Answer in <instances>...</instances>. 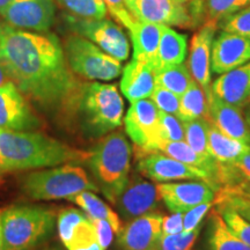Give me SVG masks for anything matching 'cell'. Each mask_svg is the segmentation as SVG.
I'll return each mask as SVG.
<instances>
[{"mask_svg": "<svg viewBox=\"0 0 250 250\" xmlns=\"http://www.w3.org/2000/svg\"><path fill=\"white\" fill-rule=\"evenodd\" d=\"M193 81L187 65L177 64L165 67L155 74L156 86L162 87L181 96Z\"/></svg>", "mask_w": 250, "mask_h": 250, "instance_id": "obj_31", "label": "cell"}, {"mask_svg": "<svg viewBox=\"0 0 250 250\" xmlns=\"http://www.w3.org/2000/svg\"><path fill=\"white\" fill-rule=\"evenodd\" d=\"M162 28V24L137 21L129 31L133 46V59L149 62L154 67Z\"/></svg>", "mask_w": 250, "mask_h": 250, "instance_id": "obj_24", "label": "cell"}, {"mask_svg": "<svg viewBox=\"0 0 250 250\" xmlns=\"http://www.w3.org/2000/svg\"><path fill=\"white\" fill-rule=\"evenodd\" d=\"M190 5L196 26H203L204 23L219 26L225 19L249 6L250 0H196Z\"/></svg>", "mask_w": 250, "mask_h": 250, "instance_id": "obj_23", "label": "cell"}, {"mask_svg": "<svg viewBox=\"0 0 250 250\" xmlns=\"http://www.w3.org/2000/svg\"><path fill=\"white\" fill-rule=\"evenodd\" d=\"M164 215L154 212L134 218L117 234L121 250H160Z\"/></svg>", "mask_w": 250, "mask_h": 250, "instance_id": "obj_17", "label": "cell"}, {"mask_svg": "<svg viewBox=\"0 0 250 250\" xmlns=\"http://www.w3.org/2000/svg\"><path fill=\"white\" fill-rule=\"evenodd\" d=\"M68 27L108 55L124 62L129 58L130 43L123 29L110 19H80L67 15Z\"/></svg>", "mask_w": 250, "mask_h": 250, "instance_id": "obj_9", "label": "cell"}, {"mask_svg": "<svg viewBox=\"0 0 250 250\" xmlns=\"http://www.w3.org/2000/svg\"><path fill=\"white\" fill-rule=\"evenodd\" d=\"M208 126H210V122L206 121L205 118L183 122L186 143L193 151L204 158H212L208 148Z\"/></svg>", "mask_w": 250, "mask_h": 250, "instance_id": "obj_33", "label": "cell"}, {"mask_svg": "<svg viewBox=\"0 0 250 250\" xmlns=\"http://www.w3.org/2000/svg\"><path fill=\"white\" fill-rule=\"evenodd\" d=\"M0 15L15 29L46 33L54 24L56 5L54 0H13Z\"/></svg>", "mask_w": 250, "mask_h": 250, "instance_id": "obj_11", "label": "cell"}, {"mask_svg": "<svg viewBox=\"0 0 250 250\" xmlns=\"http://www.w3.org/2000/svg\"><path fill=\"white\" fill-rule=\"evenodd\" d=\"M208 103L204 90L193 80L189 88L180 96L177 117L182 122L195 121L198 118L208 120Z\"/></svg>", "mask_w": 250, "mask_h": 250, "instance_id": "obj_30", "label": "cell"}, {"mask_svg": "<svg viewBox=\"0 0 250 250\" xmlns=\"http://www.w3.org/2000/svg\"><path fill=\"white\" fill-rule=\"evenodd\" d=\"M212 203H203L183 213V232H190L202 225L203 218L208 214Z\"/></svg>", "mask_w": 250, "mask_h": 250, "instance_id": "obj_41", "label": "cell"}, {"mask_svg": "<svg viewBox=\"0 0 250 250\" xmlns=\"http://www.w3.org/2000/svg\"><path fill=\"white\" fill-rule=\"evenodd\" d=\"M12 1H13V0H0V12L7 7V6L11 4Z\"/></svg>", "mask_w": 250, "mask_h": 250, "instance_id": "obj_48", "label": "cell"}, {"mask_svg": "<svg viewBox=\"0 0 250 250\" xmlns=\"http://www.w3.org/2000/svg\"><path fill=\"white\" fill-rule=\"evenodd\" d=\"M215 196H239L243 198L250 199V182L242 181L233 186L219 188Z\"/></svg>", "mask_w": 250, "mask_h": 250, "instance_id": "obj_45", "label": "cell"}, {"mask_svg": "<svg viewBox=\"0 0 250 250\" xmlns=\"http://www.w3.org/2000/svg\"><path fill=\"white\" fill-rule=\"evenodd\" d=\"M125 132L139 149V156L156 152L164 142L161 137L160 110L152 100L143 99L131 103L124 118Z\"/></svg>", "mask_w": 250, "mask_h": 250, "instance_id": "obj_8", "label": "cell"}, {"mask_svg": "<svg viewBox=\"0 0 250 250\" xmlns=\"http://www.w3.org/2000/svg\"><path fill=\"white\" fill-rule=\"evenodd\" d=\"M243 112V117H245L246 123L248 125V129L250 131V99L246 102V104L241 108Z\"/></svg>", "mask_w": 250, "mask_h": 250, "instance_id": "obj_47", "label": "cell"}, {"mask_svg": "<svg viewBox=\"0 0 250 250\" xmlns=\"http://www.w3.org/2000/svg\"><path fill=\"white\" fill-rule=\"evenodd\" d=\"M90 152L81 151L46 134L0 129V164L2 173L33 168L80 164Z\"/></svg>", "mask_w": 250, "mask_h": 250, "instance_id": "obj_2", "label": "cell"}, {"mask_svg": "<svg viewBox=\"0 0 250 250\" xmlns=\"http://www.w3.org/2000/svg\"><path fill=\"white\" fill-rule=\"evenodd\" d=\"M158 188L148 181L134 179L129 181L123 192L118 196L115 206L125 220L154 213L159 208Z\"/></svg>", "mask_w": 250, "mask_h": 250, "instance_id": "obj_18", "label": "cell"}, {"mask_svg": "<svg viewBox=\"0 0 250 250\" xmlns=\"http://www.w3.org/2000/svg\"><path fill=\"white\" fill-rule=\"evenodd\" d=\"M58 235L67 250H104L90 218L78 208H64L57 215Z\"/></svg>", "mask_w": 250, "mask_h": 250, "instance_id": "obj_13", "label": "cell"}, {"mask_svg": "<svg viewBox=\"0 0 250 250\" xmlns=\"http://www.w3.org/2000/svg\"><path fill=\"white\" fill-rule=\"evenodd\" d=\"M0 62L20 92L43 107H73L76 103L83 85L73 76L54 34L4 24L0 33Z\"/></svg>", "mask_w": 250, "mask_h": 250, "instance_id": "obj_1", "label": "cell"}, {"mask_svg": "<svg viewBox=\"0 0 250 250\" xmlns=\"http://www.w3.org/2000/svg\"><path fill=\"white\" fill-rule=\"evenodd\" d=\"M156 152H161L164 154L176 159L180 162H183L188 166L198 168V169L208 171L213 179L215 186L217 184V171L218 162L213 158H204L199 155L190 147L186 142H161L156 148Z\"/></svg>", "mask_w": 250, "mask_h": 250, "instance_id": "obj_26", "label": "cell"}, {"mask_svg": "<svg viewBox=\"0 0 250 250\" xmlns=\"http://www.w3.org/2000/svg\"><path fill=\"white\" fill-rule=\"evenodd\" d=\"M43 250H62V249H59V248H54V247H52V248H46V249H43Z\"/></svg>", "mask_w": 250, "mask_h": 250, "instance_id": "obj_51", "label": "cell"}, {"mask_svg": "<svg viewBox=\"0 0 250 250\" xmlns=\"http://www.w3.org/2000/svg\"><path fill=\"white\" fill-rule=\"evenodd\" d=\"M221 29L241 35L250 41V5L219 23Z\"/></svg>", "mask_w": 250, "mask_h": 250, "instance_id": "obj_37", "label": "cell"}, {"mask_svg": "<svg viewBox=\"0 0 250 250\" xmlns=\"http://www.w3.org/2000/svg\"><path fill=\"white\" fill-rule=\"evenodd\" d=\"M129 9L142 22L189 29L196 27L190 8L179 0H129Z\"/></svg>", "mask_w": 250, "mask_h": 250, "instance_id": "obj_12", "label": "cell"}, {"mask_svg": "<svg viewBox=\"0 0 250 250\" xmlns=\"http://www.w3.org/2000/svg\"><path fill=\"white\" fill-rule=\"evenodd\" d=\"M250 61V41L229 31H221L213 40L211 71L224 74Z\"/></svg>", "mask_w": 250, "mask_h": 250, "instance_id": "obj_19", "label": "cell"}, {"mask_svg": "<svg viewBox=\"0 0 250 250\" xmlns=\"http://www.w3.org/2000/svg\"><path fill=\"white\" fill-rule=\"evenodd\" d=\"M64 52L71 71L87 80L110 81L123 71L121 61L80 35L67 37Z\"/></svg>", "mask_w": 250, "mask_h": 250, "instance_id": "obj_7", "label": "cell"}, {"mask_svg": "<svg viewBox=\"0 0 250 250\" xmlns=\"http://www.w3.org/2000/svg\"><path fill=\"white\" fill-rule=\"evenodd\" d=\"M57 2L76 18L103 19L108 15L104 0H57Z\"/></svg>", "mask_w": 250, "mask_h": 250, "instance_id": "obj_34", "label": "cell"}, {"mask_svg": "<svg viewBox=\"0 0 250 250\" xmlns=\"http://www.w3.org/2000/svg\"><path fill=\"white\" fill-rule=\"evenodd\" d=\"M151 100L154 102V104L160 111L177 116L180 107L179 95L170 92V90L156 86L151 95Z\"/></svg>", "mask_w": 250, "mask_h": 250, "instance_id": "obj_39", "label": "cell"}, {"mask_svg": "<svg viewBox=\"0 0 250 250\" xmlns=\"http://www.w3.org/2000/svg\"><path fill=\"white\" fill-rule=\"evenodd\" d=\"M12 83V79H11V77H9L6 67L4 66V64L0 62V87L5 86L6 83Z\"/></svg>", "mask_w": 250, "mask_h": 250, "instance_id": "obj_46", "label": "cell"}, {"mask_svg": "<svg viewBox=\"0 0 250 250\" xmlns=\"http://www.w3.org/2000/svg\"><path fill=\"white\" fill-rule=\"evenodd\" d=\"M214 202L219 204L223 203L235 210L240 215L250 221V199L239 196H215Z\"/></svg>", "mask_w": 250, "mask_h": 250, "instance_id": "obj_42", "label": "cell"}, {"mask_svg": "<svg viewBox=\"0 0 250 250\" xmlns=\"http://www.w3.org/2000/svg\"><path fill=\"white\" fill-rule=\"evenodd\" d=\"M90 220H92L94 228H95L99 243L105 250L110 246L112 239H114V228L105 220H101V219H90Z\"/></svg>", "mask_w": 250, "mask_h": 250, "instance_id": "obj_43", "label": "cell"}, {"mask_svg": "<svg viewBox=\"0 0 250 250\" xmlns=\"http://www.w3.org/2000/svg\"><path fill=\"white\" fill-rule=\"evenodd\" d=\"M0 250H4V243H2V234H1V223H0Z\"/></svg>", "mask_w": 250, "mask_h": 250, "instance_id": "obj_49", "label": "cell"}, {"mask_svg": "<svg viewBox=\"0 0 250 250\" xmlns=\"http://www.w3.org/2000/svg\"><path fill=\"white\" fill-rule=\"evenodd\" d=\"M248 181L250 182V148L230 164H219L217 171L218 189ZM218 191V190H217Z\"/></svg>", "mask_w": 250, "mask_h": 250, "instance_id": "obj_32", "label": "cell"}, {"mask_svg": "<svg viewBox=\"0 0 250 250\" xmlns=\"http://www.w3.org/2000/svg\"><path fill=\"white\" fill-rule=\"evenodd\" d=\"M208 246L211 250H250V247L236 236L219 211H213L208 228Z\"/></svg>", "mask_w": 250, "mask_h": 250, "instance_id": "obj_29", "label": "cell"}, {"mask_svg": "<svg viewBox=\"0 0 250 250\" xmlns=\"http://www.w3.org/2000/svg\"><path fill=\"white\" fill-rule=\"evenodd\" d=\"M218 211L223 215L224 220L226 221L228 227L233 230L236 236H239L247 246L250 247V221L247 220L240 215L235 210H233L230 206L223 203H219Z\"/></svg>", "mask_w": 250, "mask_h": 250, "instance_id": "obj_35", "label": "cell"}, {"mask_svg": "<svg viewBox=\"0 0 250 250\" xmlns=\"http://www.w3.org/2000/svg\"><path fill=\"white\" fill-rule=\"evenodd\" d=\"M188 52V39L184 34L164 26L154 61L155 72L171 65L183 64Z\"/></svg>", "mask_w": 250, "mask_h": 250, "instance_id": "obj_25", "label": "cell"}, {"mask_svg": "<svg viewBox=\"0 0 250 250\" xmlns=\"http://www.w3.org/2000/svg\"><path fill=\"white\" fill-rule=\"evenodd\" d=\"M137 170L143 176L158 183L176 181H205L218 190L213 179L208 171L188 166L161 152H151L140 155L137 162Z\"/></svg>", "mask_w": 250, "mask_h": 250, "instance_id": "obj_10", "label": "cell"}, {"mask_svg": "<svg viewBox=\"0 0 250 250\" xmlns=\"http://www.w3.org/2000/svg\"><path fill=\"white\" fill-rule=\"evenodd\" d=\"M0 173H2V168H1V164H0Z\"/></svg>", "mask_w": 250, "mask_h": 250, "instance_id": "obj_52", "label": "cell"}, {"mask_svg": "<svg viewBox=\"0 0 250 250\" xmlns=\"http://www.w3.org/2000/svg\"><path fill=\"white\" fill-rule=\"evenodd\" d=\"M202 225L190 232H181L174 235H162L160 250H193L201 233Z\"/></svg>", "mask_w": 250, "mask_h": 250, "instance_id": "obj_36", "label": "cell"}, {"mask_svg": "<svg viewBox=\"0 0 250 250\" xmlns=\"http://www.w3.org/2000/svg\"><path fill=\"white\" fill-rule=\"evenodd\" d=\"M155 74L152 64L132 58L122 71V93L131 103L151 98L156 87Z\"/></svg>", "mask_w": 250, "mask_h": 250, "instance_id": "obj_21", "label": "cell"}, {"mask_svg": "<svg viewBox=\"0 0 250 250\" xmlns=\"http://www.w3.org/2000/svg\"><path fill=\"white\" fill-rule=\"evenodd\" d=\"M161 137L165 142H186L183 122L176 115L160 111Z\"/></svg>", "mask_w": 250, "mask_h": 250, "instance_id": "obj_38", "label": "cell"}, {"mask_svg": "<svg viewBox=\"0 0 250 250\" xmlns=\"http://www.w3.org/2000/svg\"><path fill=\"white\" fill-rule=\"evenodd\" d=\"M0 33H1V24H0Z\"/></svg>", "mask_w": 250, "mask_h": 250, "instance_id": "obj_53", "label": "cell"}, {"mask_svg": "<svg viewBox=\"0 0 250 250\" xmlns=\"http://www.w3.org/2000/svg\"><path fill=\"white\" fill-rule=\"evenodd\" d=\"M158 192L167 210L184 212L203 204L214 202V188L205 181H190V182H167L159 183Z\"/></svg>", "mask_w": 250, "mask_h": 250, "instance_id": "obj_14", "label": "cell"}, {"mask_svg": "<svg viewBox=\"0 0 250 250\" xmlns=\"http://www.w3.org/2000/svg\"><path fill=\"white\" fill-rule=\"evenodd\" d=\"M41 125L42 122L13 81L0 87V129L30 131Z\"/></svg>", "mask_w": 250, "mask_h": 250, "instance_id": "obj_15", "label": "cell"}, {"mask_svg": "<svg viewBox=\"0 0 250 250\" xmlns=\"http://www.w3.org/2000/svg\"><path fill=\"white\" fill-rule=\"evenodd\" d=\"M131 146L121 132L109 133L90 152L87 160L99 190L111 204L129 183Z\"/></svg>", "mask_w": 250, "mask_h": 250, "instance_id": "obj_3", "label": "cell"}, {"mask_svg": "<svg viewBox=\"0 0 250 250\" xmlns=\"http://www.w3.org/2000/svg\"><path fill=\"white\" fill-rule=\"evenodd\" d=\"M57 213L43 205H12L0 211L4 250H33L51 235Z\"/></svg>", "mask_w": 250, "mask_h": 250, "instance_id": "obj_4", "label": "cell"}, {"mask_svg": "<svg viewBox=\"0 0 250 250\" xmlns=\"http://www.w3.org/2000/svg\"><path fill=\"white\" fill-rule=\"evenodd\" d=\"M67 201L80 206L81 210L90 219H101V220L108 221L114 228L115 234H118L122 229V223L118 214L93 191L79 192L76 196L68 198Z\"/></svg>", "mask_w": 250, "mask_h": 250, "instance_id": "obj_28", "label": "cell"}, {"mask_svg": "<svg viewBox=\"0 0 250 250\" xmlns=\"http://www.w3.org/2000/svg\"><path fill=\"white\" fill-rule=\"evenodd\" d=\"M179 1H181V2H183V4H186V2H193V1H196V0H179Z\"/></svg>", "mask_w": 250, "mask_h": 250, "instance_id": "obj_50", "label": "cell"}, {"mask_svg": "<svg viewBox=\"0 0 250 250\" xmlns=\"http://www.w3.org/2000/svg\"><path fill=\"white\" fill-rule=\"evenodd\" d=\"M217 24L204 23L196 31L190 43L187 66L193 80L204 90L208 101L212 96L211 51Z\"/></svg>", "mask_w": 250, "mask_h": 250, "instance_id": "obj_16", "label": "cell"}, {"mask_svg": "<svg viewBox=\"0 0 250 250\" xmlns=\"http://www.w3.org/2000/svg\"><path fill=\"white\" fill-rule=\"evenodd\" d=\"M183 232V213L175 212L170 215L164 217L162 220V234L164 235H174Z\"/></svg>", "mask_w": 250, "mask_h": 250, "instance_id": "obj_44", "label": "cell"}, {"mask_svg": "<svg viewBox=\"0 0 250 250\" xmlns=\"http://www.w3.org/2000/svg\"><path fill=\"white\" fill-rule=\"evenodd\" d=\"M73 107L83 130L93 137L107 134L123 122L124 102L117 87L94 81L81 86Z\"/></svg>", "mask_w": 250, "mask_h": 250, "instance_id": "obj_5", "label": "cell"}, {"mask_svg": "<svg viewBox=\"0 0 250 250\" xmlns=\"http://www.w3.org/2000/svg\"><path fill=\"white\" fill-rule=\"evenodd\" d=\"M208 153L219 164H230L248 151L250 145L236 140L219 131L210 123L208 132Z\"/></svg>", "mask_w": 250, "mask_h": 250, "instance_id": "obj_27", "label": "cell"}, {"mask_svg": "<svg viewBox=\"0 0 250 250\" xmlns=\"http://www.w3.org/2000/svg\"><path fill=\"white\" fill-rule=\"evenodd\" d=\"M104 2L112 17L120 21L129 31L132 29L137 20L129 9V0H104Z\"/></svg>", "mask_w": 250, "mask_h": 250, "instance_id": "obj_40", "label": "cell"}, {"mask_svg": "<svg viewBox=\"0 0 250 250\" xmlns=\"http://www.w3.org/2000/svg\"><path fill=\"white\" fill-rule=\"evenodd\" d=\"M212 93L223 101L242 108L250 99V61L220 74L212 83Z\"/></svg>", "mask_w": 250, "mask_h": 250, "instance_id": "obj_22", "label": "cell"}, {"mask_svg": "<svg viewBox=\"0 0 250 250\" xmlns=\"http://www.w3.org/2000/svg\"><path fill=\"white\" fill-rule=\"evenodd\" d=\"M208 103V112L206 121L226 136L250 145V131L241 108L223 101L213 93Z\"/></svg>", "mask_w": 250, "mask_h": 250, "instance_id": "obj_20", "label": "cell"}, {"mask_svg": "<svg viewBox=\"0 0 250 250\" xmlns=\"http://www.w3.org/2000/svg\"><path fill=\"white\" fill-rule=\"evenodd\" d=\"M22 190L35 201L68 199L83 191H100L86 171L74 165L34 171L23 179Z\"/></svg>", "mask_w": 250, "mask_h": 250, "instance_id": "obj_6", "label": "cell"}]
</instances>
